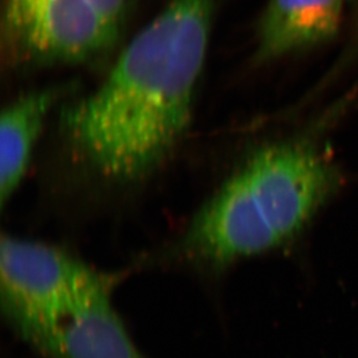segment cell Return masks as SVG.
<instances>
[{
	"label": "cell",
	"mask_w": 358,
	"mask_h": 358,
	"mask_svg": "<svg viewBox=\"0 0 358 358\" xmlns=\"http://www.w3.org/2000/svg\"><path fill=\"white\" fill-rule=\"evenodd\" d=\"M345 0H269L257 26V59L273 61L331 40Z\"/></svg>",
	"instance_id": "obj_6"
},
{
	"label": "cell",
	"mask_w": 358,
	"mask_h": 358,
	"mask_svg": "<svg viewBox=\"0 0 358 358\" xmlns=\"http://www.w3.org/2000/svg\"><path fill=\"white\" fill-rule=\"evenodd\" d=\"M341 183L334 162L313 143L261 146L199 208L171 250L185 264L213 271L287 246Z\"/></svg>",
	"instance_id": "obj_2"
},
{
	"label": "cell",
	"mask_w": 358,
	"mask_h": 358,
	"mask_svg": "<svg viewBox=\"0 0 358 358\" xmlns=\"http://www.w3.org/2000/svg\"><path fill=\"white\" fill-rule=\"evenodd\" d=\"M108 287V276L61 247L13 236L1 239V308L31 347Z\"/></svg>",
	"instance_id": "obj_4"
},
{
	"label": "cell",
	"mask_w": 358,
	"mask_h": 358,
	"mask_svg": "<svg viewBox=\"0 0 358 358\" xmlns=\"http://www.w3.org/2000/svg\"><path fill=\"white\" fill-rule=\"evenodd\" d=\"M213 15V0H171L100 86L65 109L66 142L85 169L132 183L167 159L192 121Z\"/></svg>",
	"instance_id": "obj_1"
},
{
	"label": "cell",
	"mask_w": 358,
	"mask_h": 358,
	"mask_svg": "<svg viewBox=\"0 0 358 358\" xmlns=\"http://www.w3.org/2000/svg\"><path fill=\"white\" fill-rule=\"evenodd\" d=\"M31 348L43 358H149L120 318L112 287L81 305Z\"/></svg>",
	"instance_id": "obj_5"
},
{
	"label": "cell",
	"mask_w": 358,
	"mask_h": 358,
	"mask_svg": "<svg viewBox=\"0 0 358 358\" xmlns=\"http://www.w3.org/2000/svg\"><path fill=\"white\" fill-rule=\"evenodd\" d=\"M135 0H5L3 56L14 66L85 64L116 47Z\"/></svg>",
	"instance_id": "obj_3"
},
{
	"label": "cell",
	"mask_w": 358,
	"mask_h": 358,
	"mask_svg": "<svg viewBox=\"0 0 358 358\" xmlns=\"http://www.w3.org/2000/svg\"><path fill=\"white\" fill-rule=\"evenodd\" d=\"M61 96L58 87L28 92L0 116V202L6 206L19 189L47 116Z\"/></svg>",
	"instance_id": "obj_7"
}]
</instances>
